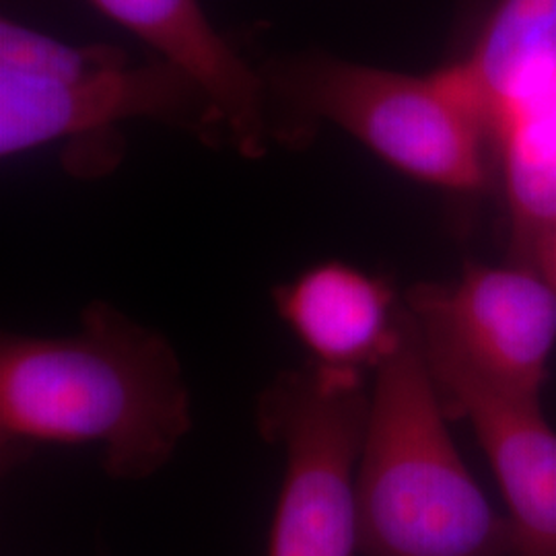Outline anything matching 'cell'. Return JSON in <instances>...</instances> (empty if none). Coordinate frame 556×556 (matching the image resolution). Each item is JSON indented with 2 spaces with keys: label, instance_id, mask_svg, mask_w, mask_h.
<instances>
[{
  "label": "cell",
  "instance_id": "cell-1",
  "mask_svg": "<svg viewBox=\"0 0 556 556\" xmlns=\"http://www.w3.org/2000/svg\"><path fill=\"white\" fill-rule=\"evenodd\" d=\"M0 429L4 445L98 443L110 477L144 480L190 433V392L167 338L93 301L71 337L2 338Z\"/></svg>",
  "mask_w": 556,
  "mask_h": 556
},
{
  "label": "cell",
  "instance_id": "cell-2",
  "mask_svg": "<svg viewBox=\"0 0 556 556\" xmlns=\"http://www.w3.org/2000/svg\"><path fill=\"white\" fill-rule=\"evenodd\" d=\"M417 318L404 305L396 346L376 369L358 468L365 556H517L447 429Z\"/></svg>",
  "mask_w": 556,
  "mask_h": 556
},
{
  "label": "cell",
  "instance_id": "cell-3",
  "mask_svg": "<svg viewBox=\"0 0 556 556\" xmlns=\"http://www.w3.org/2000/svg\"><path fill=\"white\" fill-rule=\"evenodd\" d=\"M293 114L285 135L330 122L410 178L452 192H480L493 178L489 124L450 64L408 75L328 54H301L264 79Z\"/></svg>",
  "mask_w": 556,
  "mask_h": 556
},
{
  "label": "cell",
  "instance_id": "cell-4",
  "mask_svg": "<svg viewBox=\"0 0 556 556\" xmlns=\"http://www.w3.org/2000/svg\"><path fill=\"white\" fill-rule=\"evenodd\" d=\"M130 118L225 135L199 85L165 60L135 64L114 46H73L29 27L13 36L0 68L2 157Z\"/></svg>",
  "mask_w": 556,
  "mask_h": 556
},
{
  "label": "cell",
  "instance_id": "cell-5",
  "mask_svg": "<svg viewBox=\"0 0 556 556\" xmlns=\"http://www.w3.org/2000/svg\"><path fill=\"white\" fill-rule=\"evenodd\" d=\"M371 392L365 374L314 363L258 397V431L285 456L268 556H357L358 468Z\"/></svg>",
  "mask_w": 556,
  "mask_h": 556
},
{
  "label": "cell",
  "instance_id": "cell-6",
  "mask_svg": "<svg viewBox=\"0 0 556 556\" xmlns=\"http://www.w3.org/2000/svg\"><path fill=\"white\" fill-rule=\"evenodd\" d=\"M418 328L478 374L540 397L556 346V289L536 268L468 266L450 285H418L406 299Z\"/></svg>",
  "mask_w": 556,
  "mask_h": 556
},
{
  "label": "cell",
  "instance_id": "cell-7",
  "mask_svg": "<svg viewBox=\"0 0 556 556\" xmlns=\"http://www.w3.org/2000/svg\"><path fill=\"white\" fill-rule=\"evenodd\" d=\"M420 337L447 417L470 422L491 462L517 556H556V431L540 397L501 388L438 338Z\"/></svg>",
  "mask_w": 556,
  "mask_h": 556
},
{
  "label": "cell",
  "instance_id": "cell-8",
  "mask_svg": "<svg viewBox=\"0 0 556 556\" xmlns=\"http://www.w3.org/2000/svg\"><path fill=\"white\" fill-rule=\"evenodd\" d=\"M91 2L199 85L239 153L260 157L266 151L273 139L266 83L223 40L199 0Z\"/></svg>",
  "mask_w": 556,
  "mask_h": 556
},
{
  "label": "cell",
  "instance_id": "cell-9",
  "mask_svg": "<svg viewBox=\"0 0 556 556\" xmlns=\"http://www.w3.org/2000/svg\"><path fill=\"white\" fill-rule=\"evenodd\" d=\"M275 303L316 363L363 374L392 353L404 319L386 280L342 262L318 264L278 287Z\"/></svg>",
  "mask_w": 556,
  "mask_h": 556
},
{
  "label": "cell",
  "instance_id": "cell-10",
  "mask_svg": "<svg viewBox=\"0 0 556 556\" xmlns=\"http://www.w3.org/2000/svg\"><path fill=\"white\" fill-rule=\"evenodd\" d=\"M511 248L530 264L538 245L556 227V62L523 80L491 122Z\"/></svg>",
  "mask_w": 556,
  "mask_h": 556
},
{
  "label": "cell",
  "instance_id": "cell-11",
  "mask_svg": "<svg viewBox=\"0 0 556 556\" xmlns=\"http://www.w3.org/2000/svg\"><path fill=\"white\" fill-rule=\"evenodd\" d=\"M556 62V0H498L457 75L489 124L501 103Z\"/></svg>",
  "mask_w": 556,
  "mask_h": 556
},
{
  "label": "cell",
  "instance_id": "cell-12",
  "mask_svg": "<svg viewBox=\"0 0 556 556\" xmlns=\"http://www.w3.org/2000/svg\"><path fill=\"white\" fill-rule=\"evenodd\" d=\"M528 266L536 268L538 273L556 289V227L542 239Z\"/></svg>",
  "mask_w": 556,
  "mask_h": 556
},
{
  "label": "cell",
  "instance_id": "cell-13",
  "mask_svg": "<svg viewBox=\"0 0 556 556\" xmlns=\"http://www.w3.org/2000/svg\"><path fill=\"white\" fill-rule=\"evenodd\" d=\"M478 0H472V7H475V4H477Z\"/></svg>",
  "mask_w": 556,
  "mask_h": 556
}]
</instances>
